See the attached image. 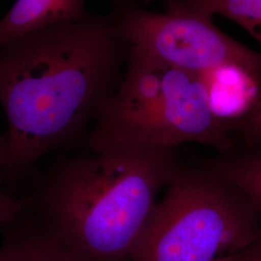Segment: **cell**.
<instances>
[{"instance_id":"obj_15","label":"cell","mask_w":261,"mask_h":261,"mask_svg":"<svg viewBox=\"0 0 261 261\" xmlns=\"http://www.w3.org/2000/svg\"><path fill=\"white\" fill-rule=\"evenodd\" d=\"M66 2L74 5L77 8L81 9H85V0H64Z\"/></svg>"},{"instance_id":"obj_14","label":"cell","mask_w":261,"mask_h":261,"mask_svg":"<svg viewBox=\"0 0 261 261\" xmlns=\"http://www.w3.org/2000/svg\"><path fill=\"white\" fill-rule=\"evenodd\" d=\"M8 163V152H7V143L5 137L0 136V170H6Z\"/></svg>"},{"instance_id":"obj_4","label":"cell","mask_w":261,"mask_h":261,"mask_svg":"<svg viewBox=\"0 0 261 261\" xmlns=\"http://www.w3.org/2000/svg\"><path fill=\"white\" fill-rule=\"evenodd\" d=\"M166 188L129 261H223L260 238L251 202L209 166L182 167Z\"/></svg>"},{"instance_id":"obj_1","label":"cell","mask_w":261,"mask_h":261,"mask_svg":"<svg viewBox=\"0 0 261 261\" xmlns=\"http://www.w3.org/2000/svg\"><path fill=\"white\" fill-rule=\"evenodd\" d=\"M130 44L112 16L39 29L0 49L6 170L21 171L84 134L121 82Z\"/></svg>"},{"instance_id":"obj_6","label":"cell","mask_w":261,"mask_h":261,"mask_svg":"<svg viewBox=\"0 0 261 261\" xmlns=\"http://www.w3.org/2000/svg\"><path fill=\"white\" fill-rule=\"evenodd\" d=\"M201 76L213 112L228 128L250 112L260 99L261 75L243 66H220Z\"/></svg>"},{"instance_id":"obj_5","label":"cell","mask_w":261,"mask_h":261,"mask_svg":"<svg viewBox=\"0 0 261 261\" xmlns=\"http://www.w3.org/2000/svg\"><path fill=\"white\" fill-rule=\"evenodd\" d=\"M113 18L130 46L164 63L198 75L237 64L261 75V53L224 34L212 17L192 8L185 0H167L164 13L126 3Z\"/></svg>"},{"instance_id":"obj_16","label":"cell","mask_w":261,"mask_h":261,"mask_svg":"<svg viewBox=\"0 0 261 261\" xmlns=\"http://www.w3.org/2000/svg\"><path fill=\"white\" fill-rule=\"evenodd\" d=\"M110 1H111L112 3H113V4L117 5V8H119L122 5L128 3V0H110Z\"/></svg>"},{"instance_id":"obj_2","label":"cell","mask_w":261,"mask_h":261,"mask_svg":"<svg viewBox=\"0 0 261 261\" xmlns=\"http://www.w3.org/2000/svg\"><path fill=\"white\" fill-rule=\"evenodd\" d=\"M182 167L175 147L112 142L56 162L32 208L75 261H129L160 191Z\"/></svg>"},{"instance_id":"obj_3","label":"cell","mask_w":261,"mask_h":261,"mask_svg":"<svg viewBox=\"0 0 261 261\" xmlns=\"http://www.w3.org/2000/svg\"><path fill=\"white\" fill-rule=\"evenodd\" d=\"M87 142L94 153L117 141L166 147L195 142L234 149L228 126L213 112L201 75L130 47L121 82L94 117Z\"/></svg>"},{"instance_id":"obj_8","label":"cell","mask_w":261,"mask_h":261,"mask_svg":"<svg viewBox=\"0 0 261 261\" xmlns=\"http://www.w3.org/2000/svg\"><path fill=\"white\" fill-rule=\"evenodd\" d=\"M19 220L0 244V261H75L40 224Z\"/></svg>"},{"instance_id":"obj_9","label":"cell","mask_w":261,"mask_h":261,"mask_svg":"<svg viewBox=\"0 0 261 261\" xmlns=\"http://www.w3.org/2000/svg\"><path fill=\"white\" fill-rule=\"evenodd\" d=\"M251 202L261 227V147L233 150L207 164Z\"/></svg>"},{"instance_id":"obj_11","label":"cell","mask_w":261,"mask_h":261,"mask_svg":"<svg viewBox=\"0 0 261 261\" xmlns=\"http://www.w3.org/2000/svg\"><path fill=\"white\" fill-rule=\"evenodd\" d=\"M229 130L239 134L244 147H261V97L250 112L229 125Z\"/></svg>"},{"instance_id":"obj_12","label":"cell","mask_w":261,"mask_h":261,"mask_svg":"<svg viewBox=\"0 0 261 261\" xmlns=\"http://www.w3.org/2000/svg\"><path fill=\"white\" fill-rule=\"evenodd\" d=\"M33 205V196L18 198L4 192L0 176V226H10L17 223Z\"/></svg>"},{"instance_id":"obj_13","label":"cell","mask_w":261,"mask_h":261,"mask_svg":"<svg viewBox=\"0 0 261 261\" xmlns=\"http://www.w3.org/2000/svg\"><path fill=\"white\" fill-rule=\"evenodd\" d=\"M223 261H261V237L245 250Z\"/></svg>"},{"instance_id":"obj_10","label":"cell","mask_w":261,"mask_h":261,"mask_svg":"<svg viewBox=\"0 0 261 261\" xmlns=\"http://www.w3.org/2000/svg\"><path fill=\"white\" fill-rule=\"evenodd\" d=\"M209 17L221 15L242 27L261 46V0H185Z\"/></svg>"},{"instance_id":"obj_7","label":"cell","mask_w":261,"mask_h":261,"mask_svg":"<svg viewBox=\"0 0 261 261\" xmlns=\"http://www.w3.org/2000/svg\"><path fill=\"white\" fill-rule=\"evenodd\" d=\"M87 15L64 0H16L0 19V49L39 29Z\"/></svg>"}]
</instances>
